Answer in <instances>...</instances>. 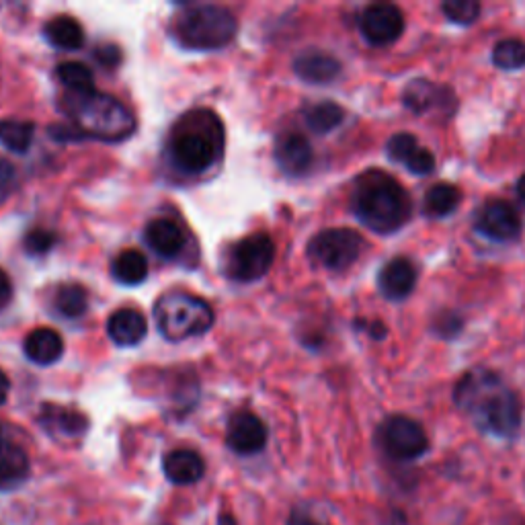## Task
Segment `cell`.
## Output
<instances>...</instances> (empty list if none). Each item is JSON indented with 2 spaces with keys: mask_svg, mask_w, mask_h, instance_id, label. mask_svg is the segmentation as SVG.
I'll list each match as a JSON object with an SVG mask.
<instances>
[{
  "mask_svg": "<svg viewBox=\"0 0 525 525\" xmlns=\"http://www.w3.org/2000/svg\"><path fill=\"white\" fill-rule=\"evenodd\" d=\"M226 443L234 454L253 456L267 446V427L257 415L249 411L236 413L228 421Z\"/></svg>",
  "mask_w": 525,
  "mask_h": 525,
  "instance_id": "13",
  "label": "cell"
},
{
  "mask_svg": "<svg viewBox=\"0 0 525 525\" xmlns=\"http://www.w3.org/2000/svg\"><path fill=\"white\" fill-rule=\"evenodd\" d=\"M431 329L443 339H454L462 331V318L454 312H441Z\"/></svg>",
  "mask_w": 525,
  "mask_h": 525,
  "instance_id": "34",
  "label": "cell"
},
{
  "mask_svg": "<svg viewBox=\"0 0 525 525\" xmlns=\"http://www.w3.org/2000/svg\"><path fill=\"white\" fill-rule=\"evenodd\" d=\"M288 525H329V523L318 521V519H314L312 515H308L304 511H294L290 515V519H288Z\"/></svg>",
  "mask_w": 525,
  "mask_h": 525,
  "instance_id": "39",
  "label": "cell"
},
{
  "mask_svg": "<svg viewBox=\"0 0 525 525\" xmlns=\"http://www.w3.org/2000/svg\"><path fill=\"white\" fill-rule=\"evenodd\" d=\"M9 390H11V380L7 378V374L3 370H0V405H5L7 402Z\"/></svg>",
  "mask_w": 525,
  "mask_h": 525,
  "instance_id": "40",
  "label": "cell"
},
{
  "mask_svg": "<svg viewBox=\"0 0 525 525\" xmlns=\"http://www.w3.org/2000/svg\"><path fill=\"white\" fill-rule=\"evenodd\" d=\"M359 31L372 46H388L394 44L405 31V17L394 5H370L359 15Z\"/></svg>",
  "mask_w": 525,
  "mask_h": 525,
  "instance_id": "11",
  "label": "cell"
},
{
  "mask_svg": "<svg viewBox=\"0 0 525 525\" xmlns=\"http://www.w3.org/2000/svg\"><path fill=\"white\" fill-rule=\"evenodd\" d=\"M407 169L415 175H429L435 169V156L427 148H421L417 156L407 165Z\"/></svg>",
  "mask_w": 525,
  "mask_h": 525,
  "instance_id": "36",
  "label": "cell"
},
{
  "mask_svg": "<svg viewBox=\"0 0 525 525\" xmlns=\"http://www.w3.org/2000/svg\"><path fill=\"white\" fill-rule=\"evenodd\" d=\"M3 443H5L3 441V429H0V448H3Z\"/></svg>",
  "mask_w": 525,
  "mask_h": 525,
  "instance_id": "43",
  "label": "cell"
},
{
  "mask_svg": "<svg viewBox=\"0 0 525 525\" xmlns=\"http://www.w3.org/2000/svg\"><path fill=\"white\" fill-rule=\"evenodd\" d=\"M148 322L134 308H121L107 320V335L119 347H134L146 339Z\"/></svg>",
  "mask_w": 525,
  "mask_h": 525,
  "instance_id": "17",
  "label": "cell"
},
{
  "mask_svg": "<svg viewBox=\"0 0 525 525\" xmlns=\"http://www.w3.org/2000/svg\"><path fill=\"white\" fill-rule=\"evenodd\" d=\"M60 83L68 89L70 95H89L95 93L93 72L83 62H62L56 70Z\"/></svg>",
  "mask_w": 525,
  "mask_h": 525,
  "instance_id": "28",
  "label": "cell"
},
{
  "mask_svg": "<svg viewBox=\"0 0 525 525\" xmlns=\"http://www.w3.org/2000/svg\"><path fill=\"white\" fill-rule=\"evenodd\" d=\"M402 103H405V107L411 109L415 115H427L431 111L452 115L458 107L452 89L441 87L427 78L411 80V83L405 87V93H402Z\"/></svg>",
  "mask_w": 525,
  "mask_h": 525,
  "instance_id": "12",
  "label": "cell"
},
{
  "mask_svg": "<svg viewBox=\"0 0 525 525\" xmlns=\"http://www.w3.org/2000/svg\"><path fill=\"white\" fill-rule=\"evenodd\" d=\"M460 206V191L456 185L450 183H439L433 185L425 195V214L431 218H443L456 212Z\"/></svg>",
  "mask_w": 525,
  "mask_h": 525,
  "instance_id": "26",
  "label": "cell"
},
{
  "mask_svg": "<svg viewBox=\"0 0 525 525\" xmlns=\"http://www.w3.org/2000/svg\"><path fill=\"white\" fill-rule=\"evenodd\" d=\"M275 261V245L269 234L255 232L238 242L224 255V273L232 281L240 284H251L265 277Z\"/></svg>",
  "mask_w": 525,
  "mask_h": 525,
  "instance_id": "7",
  "label": "cell"
},
{
  "mask_svg": "<svg viewBox=\"0 0 525 525\" xmlns=\"http://www.w3.org/2000/svg\"><path fill=\"white\" fill-rule=\"evenodd\" d=\"M517 195H519V199L525 204V175H523V177L519 179V183H517Z\"/></svg>",
  "mask_w": 525,
  "mask_h": 525,
  "instance_id": "41",
  "label": "cell"
},
{
  "mask_svg": "<svg viewBox=\"0 0 525 525\" xmlns=\"http://www.w3.org/2000/svg\"><path fill=\"white\" fill-rule=\"evenodd\" d=\"M351 208L363 226L378 234L400 230L413 216L411 195L384 171H368L355 181Z\"/></svg>",
  "mask_w": 525,
  "mask_h": 525,
  "instance_id": "4",
  "label": "cell"
},
{
  "mask_svg": "<svg viewBox=\"0 0 525 525\" xmlns=\"http://www.w3.org/2000/svg\"><path fill=\"white\" fill-rule=\"evenodd\" d=\"M66 111L72 119L70 128L52 130L56 140H99L121 142L136 132L138 121L134 113L115 97L103 93L70 95Z\"/></svg>",
  "mask_w": 525,
  "mask_h": 525,
  "instance_id": "3",
  "label": "cell"
},
{
  "mask_svg": "<svg viewBox=\"0 0 525 525\" xmlns=\"http://www.w3.org/2000/svg\"><path fill=\"white\" fill-rule=\"evenodd\" d=\"M29 456L15 443L0 448V491H13L29 478Z\"/></svg>",
  "mask_w": 525,
  "mask_h": 525,
  "instance_id": "21",
  "label": "cell"
},
{
  "mask_svg": "<svg viewBox=\"0 0 525 525\" xmlns=\"http://www.w3.org/2000/svg\"><path fill=\"white\" fill-rule=\"evenodd\" d=\"M13 300V284L9 275L0 269V310H5Z\"/></svg>",
  "mask_w": 525,
  "mask_h": 525,
  "instance_id": "38",
  "label": "cell"
},
{
  "mask_svg": "<svg viewBox=\"0 0 525 525\" xmlns=\"http://www.w3.org/2000/svg\"><path fill=\"white\" fill-rule=\"evenodd\" d=\"M454 400L478 429L495 437H513L521 427V398L495 372L476 370L466 374L456 386Z\"/></svg>",
  "mask_w": 525,
  "mask_h": 525,
  "instance_id": "1",
  "label": "cell"
},
{
  "mask_svg": "<svg viewBox=\"0 0 525 525\" xmlns=\"http://www.w3.org/2000/svg\"><path fill=\"white\" fill-rule=\"evenodd\" d=\"M363 247L361 236L351 228H329L308 242V259L329 271L351 267Z\"/></svg>",
  "mask_w": 525,
  "mask_h": 525,
  "instance_id": "8",
  "label": "cell"
},
{
  "mask_svg": "<svg viewBox=\"0 0 525 525\" xmlns=\"http://www.w3.org/2000/svg\"><path fill=\"white\" fill-rule=\"evenodd\" d=\"M35 126L23 119H0V144L7 150L25 154L31 148Z\"/></svg>",
  "mask_w": 525,
  "mask_h": 525,
  "instance_id": "27",
  "label": "cell"
},
{
  "mask_svg": "<svg viewBox=\"0 0 525 525\" xmlns=\"http://www.w3.org/2000/svg\"><path fill=\"white\" fill-rule=\"evenodd\" d=\"M476 230L497 242H511L521 234V216L517 210L503 199H491L482 204L474 218Z\"/></svg>",
  "mask_w": 525,
  "mask_h": 525,
  "instance_id": "10",
  "label": "cell"
},
{
  "mask_svg": "<svg viewBox=\"0 0 525 525\" xmlns=\"http://www.w3.org/2000/svg\"><path fill=\"white\" fill-rule=\"evenodd\" d=\"M54 306L64 318H80L89 308V294L80 284H64L54 296Z\"/></svg>",
  "mask_w": 525,
  "mask_h": 525,
  "instance_id": "29",
  "label": "cell"
},
{
  "mask_svg": "<svg viewBox=\"0 0 525 525\" xmlns=\"http://www.w3.org/2000/svg\"><path fill=\"white\" fill-rule=\"evenodd\" d=\"M156 327L167 341L179 343L206 335L214 327V308L187 292H169L154 304Z\"/></svg>",
  "mask_w": 525,
  "mask_h": 525,
  "instance_id": "6",
  "label": "cell"
},
{
  "mask_svg": "<svg viewBox=\"0 0 525 525\" xmlns=\"http://www.w3.org/2000/svg\"><path fill=\"white\" fill-rule=\"evenodd\" d=\"M111 275L121 286H140L148 277V261L138 249H128L113 259Z\"/></svg>",
  "mask_w": 525,
  "mask_h": 525,
  "instance_id": "24",
  "label": "cell"
},
{
  "mask_svg": "<svg viewBox=\"0 0 525 525\" xmlns=\"http://www.w3.org/2000/svg\"><path fill=\"white\" fill-rule=\"evenodd\" d=\"M275 163L277 167L290 177H302L312 167V146L306 136L298 132L281 134L275 142Z\"/></svg>",
  "mask_w": 525,
  "mask_h": 525,
  "instance_id": "14",
  "label": "cell"
},
{
  "mask_svg": "<svg viewBox=\"0 0 525 525\" xmlns=\"http://www.w3.org/2000/svg\"><path fill=\"white\" fill-rule=\"evenodd\" d=\"M238 31V21L232 11L218 5H195L181 11L171 35L181 48L195 52H212L228 46Z\"/></svg>",
  "mask_w": 525,
  "mask_h": 525,
  "instance_id": "5",
  "label": "cell"
},
{
  "mask_svg": "<svg viewBox=\"0 0 525 525\" xmlns=\"http://www.w3.org/2000/svg\"><path fill=\"white\" fill-rule=\"evenodd\" d=\"M441 13L456 25H472L480 15V5L474 0H448L441 5Z\"/></svg>",
  "mask_w": 525,
  "mask_h": 525,
  "instance_id": "32",
  "label": "cell"
},
{
  "mask_svg": "<svg viewBox=\"0 0 525 525\" xmlns=\"http://www.w3.org/2000/svg\"><path fill=\"white\" fill-rule=\"evenodd\" d=\"M343 119H345L343 107L333 101H320L308 107L304 113L306 126L316 134H329L337 130L343 124Z\"/></svg>",
  "mask_w": 525,
  "mask_h": 525,
  "instance_id": "25",
  "label": "cell"
},
{
  "mask_svg": "<svg viewBox=\"0 0 525 525\" xmlns=\"http://www.w3.org/2000/svg\"><path fill=\"white\" fill-rule=\"evenodd\" d=\"M388 158L394 160V163H402V165H409L411 160L417 156V152L421 150L417 138L413 134H407V132H400L396 136H392L388 140Z\"/></svg>",
  "mask_w": 525,
  "mask_h": 525,
  "instance_id": "31",
  "label": "cell"
},
{
  "mask_svg": "<svg viewBox=\"0 0 525 525\" xmlns=\"http://www.w3.org/2000/svg\"><path fill=\"white\" fill-rule=\"evenodd\" d=\"M378 443L386 456L398 462H411L429 450L425 429L409 417H388L378 429Z\"/></svg>",
  "mask_w": 525,
  "mask_h": 525,
  "instance_id": "9",
  "label": "cell"
},
{
  "mask_svg": "<svg viewBox=\"0 0 525 525\" xmlns=\"http://www.w3.org/2000/svg\"><path fill=\"white\" fill-rule=\"evenodd\" d=\"M44 35L58 50H80L85 46V29L74 17L60 15L44 25Z\"/></svg>",
  "mask_w": 525,
  "mask_h": 525,
  "instance_id": "22",
  "label": "cell"
},
{
  "mask_svg": "<svg viewBox=\"0 0 525 525\" xmlns=\"http://www.w3.org/2000/svg\"><path fill=\"white\" fill-rule=\"evenodd\" d=\"M17 183V173L15 169L7 163L5 158H0V204L13 193Z\"/></svg>",
  "mask_w": 525,
  "mask_h": 525,
  "instance_id": "35",
  "label": "cell"
},
{
  "mask_svg": "<svg viewBox=\"0 0 525 525\" xmlns=\"http://www.w3.org/2000/svg\"><path fill=\"white\" fill-rule=\"evenodd\" d=\"M224 154V126L210 109H193L171 128L167 156L185 175H204Z\"/></svg>",
  "mask_w": 525,
  "mask_h": 525,
  "instance_id": "2",
  "label": "cell"
},
{
  "mask_svg": "<svg viewBox=\"0 0 525 525\" xmlns=\"http://www.w3.org/2000/svg\"><path fill=\"white\" fill-rule=\"evenodd\" d=\"M163 470L173 484L185 487V484H195L197 480H201L206 472V464L204 458L193 450H173L165 456Z\"/></svg>",
  "mask_w": 525,
  "mask_h": 525,
  "instance_id": "19",
  "label": "cell"
},
{
  "mask_svg": "<svg viewBox=\"0 0 525 525\" xmlns=\"http://www.w3.org/2000/svg\"><path fill=\"white\" fill-rule=\"evenodd\" d=\"M294 72L298 74V78L304 80V83L327 85L333 83V80L341 74V62L327 52L310 50L296 58Z\"/></svg>",
  "mask_w": 525,
  "mask_h": 525,
  "instance_id": "18",
  "label": "cell"
},
{
  "mask_svg": "<svg viewBox=\"0 0 525 525\" xmlns=\"http://www.w3.org/2000/svg\"><path fill=\"white\" fill-rule=\"evenodd\" d=\"M95 58L101 66L105 68H115L119 62H121V50L113 44H107V46H99L95 50Z\"/></svg>",
  "mask_w": 525,
  "mask_h": 525,
  "instance_id": "37",
  "label": "cell"
},
{
  "mask_svg": "<svg viewBox=\"0 0 525 525\" xmlns=\"http://www.w3.org/2000/svg\"><path fill=\"white\" fill-rule=\"evenodd\" d=\"M417 284V269L407 257L388 261L378 273V288L386 300L400 302L413 294Z\"/></svg>",
  "mask_w": 525,
  "mask_h": 525,
  "instance_id": "15",
  "label": "cell"
},
{
  "mask_svg": "<svg viewBox=\"0 0 525 525\" xmlns=\"http://www.w3.org/2000/svg\"><path fill=\"white\" fill-rule=\"evenodd\" d=\"M493 62L501 70H519L525 66V44L521 39H503L493 50Z\"/></svg>",
  "mask_w": 525,
  "mask_h": 525,
  "instance_id": "30",
  "label": "cell"
},
{
  "mask_svg": "<svg viewBox=\"0 0 525 525\" xmlns=\"http://www.w3.org/2000/svg\"><path fill=\"white\" fill-rule=\"evenodd\" d=\"M218 525H236V521L232 519V515H220Z\"/></svg>",
  "mask_w": 525,
  "mask_h": 525,
  "instance_id": "42",
  "label": "cell"
},
{
  "mask_svg": "<svg viewBox=\"0 0 525 525\" xmlns=\"http://www.w3.org/2000/svg\"><path fill=\"white\" fill-rule=\"evenodd\" d=\"M42 423L46 425L48 431L66 435V437H80L89 429V419L83 413L68 411L62 407H52V405L44 407Z\"/></svg>",
  "mask_w": 525,
  "mask_h": 525,
  "instance_id": "23",
  "label": "cell"
},
{
  "mask_svg": "<svg viewBox=\"0 0 525 525\" xmlns=\"http://www.w3.org/2000/svg\"><path fill=\"white\" fill-rule=\"evenodd\" d=\"M146 245L163 259H177L187 245L183 228L171 218H156L146 226Z\"/></svg>",
  "mask_w": 525,
  "mask_h": 525,
  "instance_id": "16",
  "label": "cell"
},
{
  "mask_svg": "<svg viewBox=\"0 0 525 525\" xmlns=\"http://www.w3.org/2000/svg\"><path fill=\"white\" fill-rule=\"evenodd\" d=\"M23 351L37 366H52L64 353V341L54 329H35L25 337Z\"/></svg>",
  "mask_w": 525,
  "mask_h": 525,
  "instance_id": "20",
  "label": "cell"
},
{
  "mask_svg": "<svg viewBox=\"0 0 525 525\" xmlns=\"http://www.w3.org/2000/svg\"><path fill=\"white\" fill-rule=\"evenodd\" d=\"M56 247V234L50 230L35 228L25 236V251L33 257L48 255Z\"/></svg>",
  "mask_w": 525,
  "mask_h": 525,
  "instance_id": "33",
  "label": "cell"
}]
</instances>
